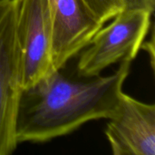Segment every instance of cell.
<instances>
[{"label": "cell", "mask_w": 155, "mask_h": 155, "mask_svg": "<svg viewBox=\"0 0 155 155\" xmlns=\"http://www.w3.org/2000/svg\"><path fill=\"white\" fill-rule=\"evenodd\" d=\"M132 63L123 60L107 76H71L57 69L23 90L15 120L17 143H45L69 134L90 121L109 120L115 113Z\"/></svg>", "instance_id": "cell-1"}, {"label": "cell", "mask_w": 155, "mask_h": 155, "mask_svg": "<svg viewBox=\"0 0 155 155\" xmlns=\"http://www.w3.org/2000/svg\"><path fill=\"white\" fill-rule=\"evenodd\" d=\"M152 14L142 9H123L103 26L81 54L77 74L95 76L124 59L134 61L150 30Z\"/></svg>", "instance_id": "cell-2"}, {"label": "cell", "mask_w": 155, "mask_h": 155, "mask_svg": "<svg viewBox=\"0 0 155 155\" xmlns=\"http://www.w3.org/2000/svg\"><path fill=\"white\" fill-rule=\"evenodd\" d=\"M17 0H0V155L16 149L15 120L22 87Z\"/></svg>", "instance_id": "cell-3"}, {"label": "cell", "mask_w": 155, "mask_h": 155, "mask_svg": "<svg viewBox=\"0 0 155 155\" xmlns=\"http://www.w3.org/2000/svg\"><path fill=\"white\" fill-rule=\"evenodd\" d=\"M22 49V87L27 89L54 71L52 20L48 0H17Z\"/></svg>", "instance_id": "cell-4"}, {"label": "cell", "mask_w": 155, "mask_h": 155, "mask_svg": "<svg viewBox=\"0 0 155 155\" xmlns=\"http://www.w3.org/2000/svg\"><path fill=\"white\" fill-rule=\"evenodd\" d=\"M105 136L114 155H155V105L123 91Z\"/></svg>", "instance_id": "cell-5"}, {"label": "cell", "mask_w": 155, "mask_h": 155, "mask_svg": "<svg viewBox=\"0 0 155 155\" xmlns=\"http://www.w3.org/2000/svg\"><path fill=\"white\" fill-rule=\"evenodd\" d=\"M52 20V59L54 70L84 49L104 26L83 0H48Z\"/></svg>", "instance_id": "cell-6"}, {"label": "cell", "mask_w": 155, "mask_h": 155, "mask_svg": "<svg viewBox=\"0 0 155 155\" xmlns=\"http://www.w3.org/2000/svg\"><path fill=\"white\" fill-rule=\"evenodd\" d=\"M104 25L124 9L121 0H83Z\"/></svg>", "instance_id": "cell-7"}, {"label": "cell", "mask_w": 155, "mask_h": 155, "mask_svg": "<svg viewBox=\"0 0 155 155\" xmlns=\"http://www.w3.org/2000/svg\"><path fill=\"white\" fill-rule=\"evenodd\" d=\"M124 9H142L153 14L155 0H121Z\"/></svg>", "instance_id": "cell-8"}]
</instances>
